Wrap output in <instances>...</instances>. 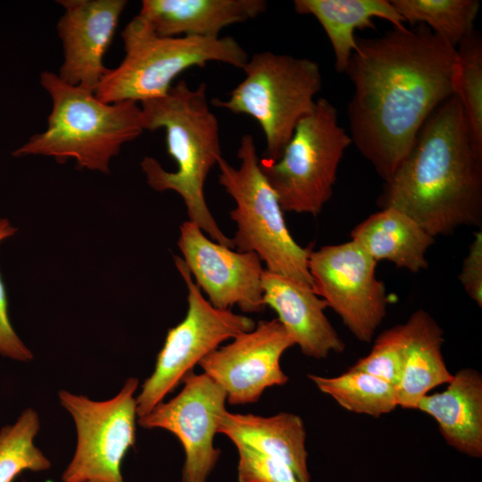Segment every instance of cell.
I'll return each instance as SVG.
<instances>
[{
  "label": "cell",
  "instance_id": "obj_1",
  "mask_svg": "<svg viewBox=\"0 0 482 482\" xmlns=\"http://www.w3.org/2000/svg\"><path fill=\"white\" fill-rule=\"evenodd\" d=\"M455 48L427 26L356 37L345 73L352 143L388 181L431 113L454 96Z\"/></svg>",
  "mask_w": 482,
  "mask_h": 482
},
{
  "label": "cell",
  "instance_id": "obj_2",
  "mask_svg": "<svg viewBox=\"0 0 482 482\" xmlns=\"http://www.w3.org/2000/svg\"><path fill=\"white\" fill-rule=\"evenodd\" d=\"M381 208L399 209L434 237L482 224V154L470 135L456 96L439 105L378 196Z\"/></svg>",
  "mask_w": 482,
  "mask_h": 482
},
{
  "label": "cell",
  "instance_id": "obj_3",
  "mask_svg": "<svg viewBox=\"0 0 482 482\" xmlns=\"http://www.w3.org/2000/svg\"><path fill=\"white\" fill-rule=\"evenodd\" d=\"M145 130L164 129L168 154L176 171L165 170L149 156L141 162L147 184L156 191L173 190L184 201L190 221L210 238L234 249L232 239L220 229L204 196V183L221 155L220 126L211 111L204 82L191 88L185 80L162 96L140 103Z\"/></svg>",
  "mask_w": 482,
  "mask_h": 482
},
{
  "label": "cell",
  "instance_id": "obj_4",
  "mask_svg": "<svg viewBox=\"0 0 482 482\" xmlns=\"http://www.w3.org/2000/svg\"><path fill=\"white\" fill-rule=\"evenodd\" d=\"M40 84L52 100L47 128L12 152L14 156L40 154L59 162L72 158L81 169L107 173L121 145L145 130L138 103L101 102L95 93L49 71L41 73Z\"/></svg>",
  "mask_w": 482,
  "mask_h": 482
},
{
  "label": "cell",
  "instance_id": "obj_5",
  "mask_svg": "<svg viewBox=\"0 0 482 482\" xmlns=\"http://www.w3.org/2000/svg\"><path fill=\"white\" fill-rule=\"evenodd\" d=\"M121 37L125 56L108 70L95 91L106 104L157 98L187 69L220 62L243 70L249 59L234 37H162L139 15L128 23Z\"/></svg>",
  "mask_w": 482,
  "mask_h": 482
},
{
  "label": "cell",
  "instance_id": "obj_6",
  "mask_svg": "<svg viewBox=\"0 0 482 482\" xmlns=\"http://www.w3.org/2000/svg\"><path fill=\"white\" fill-rule=\"evenodd\" d=\"M237 158L238 167L223 157L217 164L219 182L236 203L229 212L237 224L234 248L255 253L267 270L312 287L308 260L312 249L301 246L291 236L278 195L260 168L250 134L241 137Z\"/></svg>",
  "mask_w": 482,
  "mask_h": 482
},
{
  "label": "cell",
  "instance_id": "obj_7",
  "mask_svg": "<svg viewBox=\"0 0 482 482\" xmlns=\"http://www.w3.org/2000/svg\"><path fill=\"white\" fill-rule=\"evenodd\" d=\"M243 71L244 79L229 98L215 99L213 104L254 119L266 140L262 161L274 162L297 123L315 106V96L322 87L320 68L309 58L266 51L249 57Z\"/></svg>",
  "mask_w": 482,
  "mask_h": 482
},
{
  "label": "cell",
  "instance_id": "obj_8",
  "mask_svg": "<svg viewBox=\"0 0 482 482\" xmlns=\"http://www.w3.org/2000/svg\"><path fill=\"white\" fill-rule=\"evenodd\" d=\"M352 144L349 132L339 124L337 108L325 98L317 99L313 110L297 123L280 158L274 162L260 160L283 212L320 213Z\"/></svg>",
  "mask_w": 482,
  "mask_h": 482
},
{
  "label": "cell",
  "instance_id": "obj_9",
  "mask_svg": "<svg viewBox=\"0 0 482 482\" xmlns=\"http://www.w3.org/2000/svg\"><path fill=\"white\" fill-rule=\"evenodd\" d=\"M174 261L187 287V312L181 322L168 330L154 370L136 397L138 418L162 402L222 342L255 327L245 315L213 307L193 281L183 259L175 255Z\"/></svg>",
  "mask_w": 482,
  "mask_h": 482
},
{
  "label": "cell",
  "instance_id": "obj_10",
  "mask_svg": "<svg viewBox=\"0 0 482 482\" xmlns=\"http://www.w3.org/2000/svg\"><path fill=\"white\" fill-rule=\"evenodd\" d=\"M137 386L138 379L129 378L115 396L104 401L59 391V402L71 414L77 433L75 451L62 472V482H124L121 462L136 444L134 395Z\"/></svg>",
  "mask_w": 482,
  "mask_h": 482
},
{
  "label": "cell",
  "instance_id": "obj_11",
  "mask_svg": "<svg viewBox=\"0 0 482 482\" xmlns=\"http://www.w3.org/2000/svg\"><path fill=\"white\" fill-rule=\"evenodd\" d=\"M377 262L353 240L312 250V287L362 343L371 342L386 315L385 285L376 277Z\"/></svg>",
  "mask_w": 482,
  "mask_h": 482
},
{
  "label": "cell",
  "instance_id": "obj_12",
  "mask_svg": "<svg viewBox=\"0 0 482 482\" xmlns=\"http://www.w3.org/2000/svg\"><path fill=\"white\" fill-rule=\"evenodd\" d=\"M181 391L138 418L144 428H162L180 442L185 461L182 482H207L220 455L214 446L221 414L227 411L225 391L206 374H188Z\"/></svg>",
  "mask_w": 482,
  "mask_h": 482
},
{
  "label": "cell",
  "instance_id": "obj_13",
  "mask_svg": "<svg viewBox=\"0 0 482 482\" xmlns=\"http://www.w3.org/2000/svg\"><path fill=\"white\" fill-rule=\"evenodd\" d=\"M294 345L278 319L260 320L252 330L206 355L199 365L225 391L229 404L252 403L266 388L288 381L280 358Z\"/></svg>",
  "mask_w": 482,
  "mask_h": 482
},
{
  "label": "cell",
  "instance_id": "obj_14",
  "mask_svg": "<svg viewBox=\"0 0 482 482\" xmlns=\"http://www.w3.org/2000/svg\"><path fill=\"white\" fill-rule=\"evenodd\" d=\"M178 245L195 285L220 310L237 306L245 313L265 309L262 278L264 269L252 252H238L211 238L195 223L180 226Z\"/></svg>",
  "mask_w": 482,
  "mask_h": 482
},
{
  "label": "cell",
  "instance_id": "obj_15",
  "mask_svg": "<svg viewBox=\"0 0 482 482\" xmlns=\"http://www.w3.org/2000/svg\"><path fill=\"white\" fill-rule=\"evenodd\" d=\"M57 24L64 53L58 77L95 93L108 68L104 56L127 4L125 0H61Z\"/></svg>",
  "mask_w": 482,
  "mask_h": 482
},
{
  "label": "cell",
  "instance_id": "obj_16",
  "mask_svg": "<svg viewBox=\"0 0 482 482\" xmlns=\"http://www.w3.org/2000/svg\"><path fill=\"white\" fill-rule=\"evenodd\" d=\"M262 287L264 305L276 312L303 354L325 359L345 350L344 341L325 315L327 303L311 286L264 269Z\"/></svg>",
  "mask_w": 482,
  "mask_h": 482
},
{
  "label": "cell",
  "instance_id": "obj_17",
  "mask_svg": "<svg viewBox=\"0 0 482 482\" xmlns=\"http://www.w3.org/2000/svg\"><path fill=\"white\" fill-rule=\"evenodd\" d=\"M264 0H144L139 16L162 37L217 38L226 27L266 11Z\"/></svg>",
  "mask_w": 482,
  "mask_h": 482
},
{
  "label": "cell",
  "instance_id": "obj_18",
  "mask_svg": "<svg viewBox=\"0 0 482 482\" xmlns=\"http://www.w3.org/2000/svg\"><path fill=\"white\" fill-rule=\"evenodd\" d=\"M445 390L428 394L416 409L438 424L446 444L472 458L482 457V376L467 368L453 374Z\"/></svg>",
  "mask_w": 482,
  "mask_h": 482
},
{
  "label": "cell",
  "instance_id": "obj_19",
  "mask_svg": "<svg viewBox=\"0 0 482 482\" xmlns=\"http://www.w3.org/2000/svg\"><path fill=\"white\" fill-rule=\"evenodd\" d=\"M218 433L228 436L235 445H245L286 462L302 479L311 481L306 431L298 415L280 412L262 417L225 411L219 420Z\"/></svg>",
  "mask_w": 482,
  "mask_h": 482
},
{
  "label": "cell",
  "instance_id": "obj_20",
  "mask_svg": "<svg viewBox=\"0 0 482 482\" xmlns=\"http://www.w3.org/2000/svg\"><path fill=\"white\" fill-rule=\"evenodd\" d=\"M350 237L377 262L386 260L413 273L428 267L426 253L435 242L418 221L394 207L370 214Z\"/></svg>",
  "mask_w": 482,
  "mask_h": 482
},
{
  "label": "cell",
  "instance_id": "obj_21",
  "mask_svg": "<svg viewBox=\"0 0 482 482\" xmlns=\"http://www.w3.org/2000/svg\"><path fill=\"white\" fill-rule=\"evenodd\" d=\"M404 323V361L395 394L399 407L413 410L432 389L448 384L453 374L444 360V331L436 320L424 310H418Z\"/></svg>",
  "mask_w": 482,
  "mask_h": 482
},
{
  "label": "cell",
  "instance_id": "obj_22",
  "mask_svg": "<svg viewBox=\"0 0 482 482\" xmlns=\"http://www.w3.org/2000/svg\"><path fill=\"white\" fill-rule=\"evenodd\" d=\"M294 8L319 21L331 44L337 72H345L356 48V29H375V18L389 21L394 28L406 27L388 0H295Z\"/></svg>",
  "mask_w": 482,
  "mask_h": 482
},
{
  "label": "cell",
  "instance_id": "obj_23",
  "mask_svg": "<svg viewBox=\"0 0 482 482\" xmlns=\"http://www.w3.org/2000/svg\"><path fill=\"white\" fill-rule=\"evenodd\" d=\"M317 388L344 409L378 418L397 405L395 386L362 370L349 368L335 377L308 375Z\"/></svg>",
  "mask_w": 482,
  "mask_h": 482
},
{
  "label": "cell",
  "instance_id": "obj_24",
  "mask_svg": "<svg viewBox=\"0 0 482 482\" xmlns=\"http://www.w3.org/2000/svg\"><path fill=\"white\" fill-rule=\"evenodd\" d=\"M396 12L411 25L423 24L451 46L474 31L478 0H391Z\"/></svg>",
  "mask_w": 482,
  "mask_h": 482
},
{
  "label": "cell",
  "instance_id": "obj_25",
  "mask_svg": "<svg viewBox=\"0 0 482 482\" xmlns=\"http://www.w3.org/2000/svg\"><path fill=\"white\" fill-rule=\"evenodd\" d=\"M453 93L462 107L471 141L482 154V38L478 31L455 48Z\"/></svg>",
  "mask_w": 482,
  "mask_h": 482
},
{
  "label": "cell",
  "instance_id": "obj_26",
  "mask_svg": "<svg viewBox=\"0 0 482 482\" xmlns=\"http://www.w3.org/2000/svg\"><path fill=\"white\" fill-rule=\"evenodd\" d=\"M40 429L38 413L25 409L12 425L0 430V482H13L23 471H45L51 461L35 445Z\"/></svg>",
  "mask_w": 482,
  "mask_h": 482
},
{
  "label": "cell",
  "instance_id": "obj_27",
  "mask_svg": "<svg viewBox=\"0 0 482 482\" xmlns=\"http://www.w3.org/2000/svg\"><path fill=\"white\" fill-rule=\"evenodd\" d=\"M406 338L405 323L384 330L374 341L370 352L350 368L370 373L396 386L403 370Z\"/></svg>",
  "mask_w": 482,
  "mask_h": 482
},
{
  "label": "cell",
  "instance_id": "obj_28",
  "mask_svg": "<svg viewBox=\"0 0 482 482\" xmlns=\"http://www.w3.org/2000/svg\"><path fill=\"white\" fill-rule=\"evenodd\" d=\"M238 453V482H311L302 479L286 462L254 451L236 445Z\"/></svg>",
  "mask_w": 482,
  "mask_h": 482
},
{
  "label": "cell",
  "instance_id": "obj_29",
  "mask_svg": "<svg viewBox=\"0 0 482 482\" xmlns=\"http://www.w3.org/2000/svg\"><path fill=\"white\" fill-rule=\"evenodd\" d=\"M16 231L17 229L7 219H0V242L13 236ZM7 306L6 291L0 276V354L14 361L29 362L33 359V353L13 329Z\"/></svg>",
  "mask_w": 482,
  "mask_h": 482
},
{
  "label": "cell",
  "instance_id": "obj_30",
  "mask_svg": "<svg viewBox=\"0 0 482 482\" xmlns=\"http://www.w3.org/2000/svg\"><path fill=\"white\" fill-rule=\"evenodd\" d=\"M459 279L470 299L482 306V231L479 229L463 260Z\"/></svg>",
  "mask_w": 482,
  "mask_h": 482
},
{
  "label": "cell",
  "instance_id": "obj_31",
  "mask_svg": "<svg viewBox=\"0 0 482 482\" xmlns=\"http://www.w3.org/2000/svg\"><path fill=\"white\" fill-rule=\"evenodd\" d=\"M73 482H95V481H90V480H80V481H73Z\"/></svg>",
  "mask_w": 482,
  "mask_h": 482
}]
</instances>
